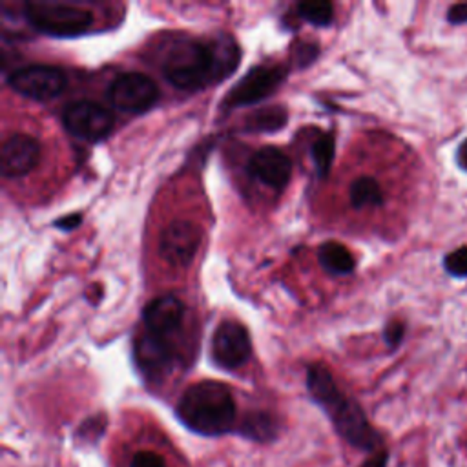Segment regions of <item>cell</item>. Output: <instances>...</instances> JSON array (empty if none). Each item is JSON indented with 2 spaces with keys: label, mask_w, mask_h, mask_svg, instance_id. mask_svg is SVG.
<instances>
[{
  "label": "cell",
  "mask_w": 467,
  "mask_h": 467,
  "mask_svg": "<svg viewBox=\"0 0 467 467\" xmlns=\"http://www.w3.org/2000/svg\"><path fill=\"white\" fill-rule=\"evenodd\" d=\"M242 59L236 40L221 33L216 40H177L163 61L166 81L177 89L194 91L225 81Z\"/></svg>",
  "instance_id": "obj_1"
},
{
  "label": "cell",
  "mask_w": 467,
  "mask_h": 467,
  "mask_svg": "<svg viewBox=\"0 0 467 467\" xmlns=\"http://www.w3.org/2000/svg\"><path fill=\"white\" fill-rule=\"evenodd\" d=\"M307 391L345 444L372 454L384 451L382 435L370 426L361 405L338 386L325 365L314 363L309 367Z\"/></svg>",
  "instance_id": "obj_2"
},
{
  "label": "cell",
  "mask_w": 467,
  "mask_h": 467,
  "mask_svg": "<svg viewBox=\"0 0 467 467\" xmlns=\"http://www.w3.org/2000/svg\"><path fill=\"white\" fill-rule=\"evenodd\" d=\"M175 416L191 433L217 438L236 433L238 403L228 386L216 380H203L181 395Z\"/></svg>",
  "instance_id": "obj_3"
},
{
  "label": "cell",
  "mask_w": 467,
  "mask_h": 467,
  "mask_svg": "<svg viewBox=\"0 0 467 467\" xmlns=\"http://www.w3.org/2000/svg\"><path fill=\"white\" fill-rule=\"evenodd\" d=\"M28 22L40 33L55 38H73L91 30L93 13L64 3H30L24 6Z\"/></svg>",
  "instance_id": "obj_4"
},
{
  "label": "cell",
  "mask_w": 467,
  "mask_h": 467,
  "mask_svg": "<svg viewBox=\"0 0 467 467\" xmlns=\"http://www.w3.org/2000/svg\"><path fill=\"white\" fill-rule=\"evenodd\" d=\"M8 84L13 91L26 99L48 103L61 96L68 84V79L66 73L57 66L30 64L12 72L8 77Z\"/></svg>",
  "instance_id": "obj_5"
},
{
  "label": "cell",
  "mask_w": 467,
  "mask_h": 467,
  "mask_svg": "<svg viewBox=\"0 0 467 467\" xmlns=\"http://www.w3.org/2000/svg\"><path fill=\"white\" fill-rule=\"evenodd\" d=\"M110 103L132 115L149 112L159 99L157 84L145 73L126 72L117 75L108 88Z\"/></svg>",
  "instance_id": "obj_6"
},
{
  "label": "cell",
  "mask_w": 467,
  "mask_h": 467,
  "mask_svg": "<svg viewBox=\"0 0 467 467\" xmlns=\"http://www.w3.org/2000/svg\"><path fill=\"white\" fill-rule=\"evenodd\" d=\"M203 232L198 223L189 219H175L161 232V258L177 268L191 267L200 252Z\"/></svg>",
  "instance_id": "obj_7"
},
{
  "label": "cell",
  "mask_w": 467,
  "mask_h": 467,
  "mask_svg": "<svg viewBox=\"0 0 467 467\" xmlns=\"http://www.w3.org/2000/svg\"><path fill=\"white\" fill-rule=\"evenodd\" d=\"M63 124L72 135L93 143L101 141L112 132L115 119L112 112L99 103L77 101L64 108Z\"/></svg>",
  "instance_id": "obj_8"
},
{
  "label": "cell",
  "mask_w": 467,
  "mask_h": 467,
  "mask_svg": "<svg viewBox=\"0 0 467 467\" xmlns=\"http://www.w3.org/2000/svg\"><path fill=\"white\" fill-rule=\"evenodd\" d=\"M252 356L249 331L240 321L226 319L217 325L212 336V360L225 370L243 367Z\"/></svg>",
  "instance_id": "obj_9"
},
{
  "label": "cell",
  "mask_w": 467,
  "mask_h": 467,
  "mask_svg": "<svg viewBox=\"0 0 467 467\" xmlns=\"http://www.w3.org/2000/svg\"><path fill=\"white\" fill-rule=\"evenodd\" d=\"M287 70L282 66H256L252 68L225 98V108H240L259 103L282 86Z\"/></svg>",
  "instance_id": "obj_10"
},
{
  "label": "cell",
  "mask_w": 467,
  "mask_h": 467,
  "mask_svg": "<svg viewBox=\"0 0 467 467\" xmlns=\"http://www.w3.org/2000/svg\"><path fill=\"white\" fill-rule=\"evenodd\" d=\"M137 369L150 382H163L175 367V351L168 338L145 333L133 344Z\"/></svg>",
  "instance_id": "obj_11"
},
{
  "label": "cell",
  "mask_w": 467,
  "mask_h": 467,
  "mask_svg": "<svg viewBox=\"0 0 467 467\" xmlns=\"http://www.w3.org/2000/svg\"><path fill=\"white\" fill-rule=\"evenodd\" d=\"M40 161V145L35 137L28 133L10 135L0 152V170L6 179L24 177Z\"/></svg>",
  "instance_id": "obj_12"
},
{
  "label": "cell",
  "mask_w": 467,
  "mask_h": 467,
  "mask_svg": "<svg viewBox=\"0 0 467 467\" xmlns=\"http://www.w3.org/2000/svg\"><path fill=\"white\" fill-rule=\"evenodd\" d=\"M249 172L268 189L282 191L293 175V163L285 152L276 147L259 149L249 161Z\"/></svg>",
  "instance_id": "obj_13"
},
{
  "label": "cell",
  "mask_w": 467,
  "mask_h": 467,
  "mask_svg": "<svg viewBox=\"0 0 467 467\" xmlns=\"http://www.w3.org/2000/svg\"><path fill=\"white\" fill-rule=\"evenodd\" d=\"M184 303L174 294L154 298L143 310L147 333L161 338H170L183 323Z\"/></svg>",
  "instance_id": "obj_14"
},
{
  "label": "cell",
  "mask_w": 467,
  "mask_h": 467,
  "mask_svg": "<svg viewBox=\"0 0 467 467\" xmlns=\"http://www.w3.org/2000/svg\"><path fill=\"white\" fill-rule=\"evenodd\" d=\"M236 433L256 444H270L279 435V422L268 411H252L240 420Z\"/></svg>",
  "instance_id": "obj_15"
},
{
  "label": "cell",
  "mask_w": 467,
  "mask_h": 467,
  "mask_svg": "<svg viewBox=\"0 0 467 467\" xmlns=\"http://www.w3.org/2000/svg\"><path fill=\"white\" fill-rule=\"evenodd\" d=\"M319 265L331 276H347L354 270V258L347 247L336 242H325L318 250Z\"/></svg>",
  "instance_id": "obj_16"
},
{
  "label": "cell",
  "mask_w": 467,
  "mask_h": 467,
  "mask_svg": "<svg viewBox=\"0 0 467 467\" xmlns=\"http://www.w3.org/2000/svg\"><path fill=\"white\" fill-rule=\"evenodd\" d=\"M349 200L354 208H367V207H380L384 205V192L382 186L375 177L361 175L352 181L349 189Z\"/></svg>",
  "instance_id": "obj_17"
},
{
  "label": "cell",
  "mask_w": 467,
  "mask_h": 467,
  "mask_svg": "<svg viewBox=\"0 0 467 467\" xmlns=\"http://www.w3.org/2000/svg\"><path fill=\"white\" fill-rule=\"evenodd\" d=\"M310 157L314 161L316 172L319 177H325L331 170L333 159H335V135L323 133L312 143Z\"/></svg>",
  "instance_id": "obj_18"
},
{
  "label": "cell",
  "mask_w": 467,
  "mask_h": 467,
  "mask_svg": "<svg viewBox=\"0 0 467 467\" xmlns=\"http://www.w3.org/2000/svg\"><path fill=\"white\" fill-rule=\"evenodd\" d=\"M298 15L316 28H325L335 21V8L325 0H310L298 4Z\"/></svg>",
  "instance_id": "obj_19"
},
{
  "label": "cell",
  "mask_w": 467,
  "mask_h": 467,
  "mask_svg": "<svg viewBox=\"0 0 467 467\" xmlns=\"http://www.w3.org/2000/svg\"><path fill=\"white\" fill-rule=\"evenodd\" d=\"M287 121V114L282 108H265L252 115L250 128L256 132H268L282 128Z\"/></svg>",
  "instance_id": "obj_20"
},
{
  "label": "cell",
  "mask_w": 467,
  "mask_h": 467,
  "mask_svg": "<svg viewBox=\"0 0 467 467\" xmlns=\"http://www.w3.org/2000/svg\"><path fill=\"white\" fill-rule=\"evenodd\" d=\"M444 267L454 277H467V247L449 252L444 259Z\"/></svg>",
  "instance_id": "obj_21"
},
{
  "label": "cell",
  "mask_w": 467,
  "mask_h": 467,
  "mask_svg": "<svg viewBox=\"0 0 467 467\" xmlns=\"http://www.w3.org/2000/svg\"><path fill=\"white\" fill-rule=\"evenodd\" d=\"M130 467H168V463L156 451H137L130 460Z\"/></svg>",
  "instance_id": "obj_22"
},
{
  "label": "cell",
  "mask_w": 467,
  "mask_h": 467,
  "mask_svg": "<svg viewBox=\"0 0 467 467\" xmlns=\"http://www.w3.org/2000/svg\"><path fill=\"white\" fill-rule=\"evenodd\" d=\"M403 333H405V325L400 323V321H391L387 327H386V333H384V338L387 342V345L391 349H396L402 340H403Z\"/></svg>",
  "instance_id": "obj_23"
},
{
  "label": "cell",
  "mask_w": 467,
  "mask_h": 467,
  "mask_svg": "<svg viewBox=\"0 0 467 467\" xmlns=\"http://www.w3.org/2000/svg\"><path fill=\"white\" fill-rule=\"evenodd\" d=\"M447 21L453 26H462L467 24V3H458L453 4L447 12Z\"/></svg>",
  "instance_id": "obj_24"
},
{
  "label": "cell",
  "mask_w": 467,
  "mask_h": 467,
  "mask_svg": "<svg viewBox=\"0 0 467 467\" xmlns=\"http://www.w3.org/2000/svg\"><path fill=\"white\" fill-rule=\"evenodd\" d=\"M387 463H389V451L384 449V451H378V453L372 454L360 467H387Z\"/></svg>",
  "instance_id": "obj_25"
},
{
  "label": "cell",
  "mask_w": 467,
  "mask_h": 467,
  "mask_svg": "<svg viewBox=\"0 0 467 467\" xmlns=\"http://www.w3.org/2000/svg\"><path fill=\"white\" fill-rule=\"evenodd\" d=\"M79 225H81V214H72V216H66V217H63V219H59V221L55 223V226H59L61 230H66V232H70V230L77 228Z\"/></svg>",
  "instance_id": "obj_26"
},
{
  "label": "cell",
  "mask_w": 467,
  "mask_h": 467,
  "mask_svg": "<svg viewBox=\"0 0 467 467\" xmlns=\"http://www.w3.org/2000/svg\"><path fill=\"white\" fill-rule=\"evenodd\" d=\"M456 161H458V166L463 168L467 172V139L465 141L458 147V152H456Z\"/></svg>",
  "instance_id": "obj_27"
}]
</instances>
